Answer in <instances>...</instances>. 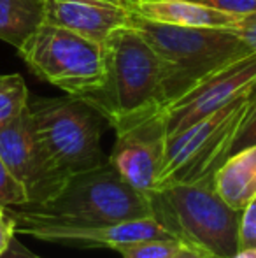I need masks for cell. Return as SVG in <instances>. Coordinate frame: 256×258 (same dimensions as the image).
I'll use <instances>...</instances> for the list:
<instances>
[{
	"label": "cell",
	"mask_w": 256,
	"mask_h": 258,
	"mask_svg": "<svg viewBox=\"0 0 256 258\" xmlns=\"http://www.w3.org/2000/svg\"><path fill=\"white\" fill-rule=\"evenodd\" d=\"M135 30L158 54L165 107L192 92L209 76L251 54L233 28L179 27L151 21L132 11Z\"/></svg>",
	"instance_id": "obj_1"
},
{
	"label": "cell",
	"mask_w": 256,
	"mask_h": 258,
	"mask_svg": "<svg viewBox=\"0 0 256 258\" xmlns=\"http://www.w3.org/2000/svg\"><path fill=\"white\" fill-rule=\"evenodd\" d=\"M14 223L107 225L153 218L149 197L132 188L109 162L67 177L53 199L7 207Z\"/></svg>",
	"instance_id": "obj_2"
},
{
	"label": "cell",
	"mask_w": 256,
	"mask_h": 258,
	"mask_svg": "<svg viewBox=\"0 0 256 258\" xmlns=\"http://www.w3.org/2000/svg\"><path fill=\"white\" fill-rule=\"evenodd\" d=\"M149 202L154 220L183 244L211 258H232L239 251L240 211L216 191L214 176L158 188Z\"/></svg>",
	"instance_id": "obj_3"
},
{
	"label": "cell",
	"mask_w": 256,
	"mask_h": 258,
	"mask_svg": "<svg viewBox=\"0 0 256 258\" xmlns=\"http://www.w3.org/2000/svg\"><path fill=\"white\" fill-rule=\"evenodd\" d=\"M107 76L97 93L84 97L111 126L165 109L161 63L149 42L128 25L107 39Z\"/></svg>",
	"instance_id": "obj_4"
},
{
	"label": "cell",
	"mask_w": 256,
	"mask_h": 258,
	"mask_svg": "<svg viewBox=\"0 0 256 258\" xmlns=\"http://www.w3.org/2000/svg\"><path fill=\"white\" fill-rule=\"evenodd\" d=\"M18 53L39 79L67 95L84 99L106 83L107 46L67 28L42 21Z\"/></svg>",
	"instance_id": "obj_5"
},
{
	"label": "cell",
	"mask_w": 256,
	"mask_h": 258,
	"mask_svg": "<svg viewBox=\"0 0 256 258\" xmlns=\"http://www.w3.org/2000/svg\"><path fill=\"white\" fill-rule=\"evenodd\" d=\"M254 85L212 114L168 137L163 165L154 190L174 183H195L214 176L230 156L233 139L253 104Z\"/></svg>",
	"instance_id": "obj_6"
},
{
	"label": "cell",
	"mask_w": 256,
	"mask_h": 258,
	"mask_svg": "<svg viewBox=\"0 0 256 258\" xmlns=\"http://www.w3.org/2000/svg\"><path fill=\"white\" fill-rule=\"evenodd\" d=\"M28 107L42 146L65 177L107 162L100 146L106 119L84 99H34Z\"/></svg>",
	"instance_id": "obj_7"
},
{
	"label": "cell",
	"mask_w": 256,
	"mask_h": 258,
	"mask_svg": "<svg viewBox=\"0 0 256 258\" xmlns=\"http://www.w3.org/2000/svg\"><path fill=\"white\" fill-rule=\"evenodd\" d=\"M116 141L107 162L137 191L149 197L156 186L167 146L165 109L114 126Z\"/></svg>",
	"instance_id": "obj_8"
},
{
	"label": "cell",
	"mask_w": 256,
	"mask_h": 258,
	"mask_svg": "<svg viewBox=\"0 0 256 258\" xmlns=\"http://www.w3.org/2000/svg\"><path fill=\"white\" fill-rule=\"evenodd\" d=\"M0 158L25 188L27 204L53 199L67 181L42 146L30 107L0 128Z\"/></svg>",
	"instance_id": "obj_9"
},
{
	"label": "cell",
	"mask_w": 256,
	"mask_h": 258,
	"mask_svg": "<svg viewBox=\"0 0 256 258\" xmlns=\"http://www.w3.org/2000/svg\"><path fill=\"white\" fill-rule=\"evenodd\" d=\"M256 83V53L232 61L165 107L167 139L235 99Z\"/></svg>",
	"instance_id": "obj_10"
},
{
	"label": "cell",
	"mask_w": 256,
	"mask_h": 258,
	"mask_svg": "<svg viewBox=\"0 0 256 258\" xmlns=\"http://www.w3.org/2000/svg\"><path fill=\"white\" fill-rule=\"evenodd\" d=\"M16 234H25L37 241L62 244L68 248H107L116 251L120 246L146 239L172 237L154 218L107 225L70 223H16Z\"/></svg>",
	"instance_id": "obj_11"
},
{
	"label": "cell",
	"mask_w": 256,
	"mask_h": 258,
	"mask_svg": "<svg viewBox=\"0 0 256 258\" xmlns=\"http://www.w3.org/2000/svg\"><path fill=\"white\" fill-rule=\"evenodd\" d=\"M44 21L106 44L132 21V9L106 0H44Z\"/></svg>",
	"instance_id": "obj_12"
},
{
	"label": "cell",
	"mask_w": 256,
	"mask_h": 258,
	"mask_svg": "<svg viewBox=\"0 0 256 258\" xmlns=\"http://www.w3.org/2000/svg\"><path fill=\"white\" fill-rule=\"evenodd\" d=\"M132 11L151 21L179 27L200 28H235L242 18L223 11L212 9L193 0H153V2H135Z\"/></svg>",
	"instance_id": "obj_13"
},
{
	"label": "cell",
	"mask_w": 256,
	"mask_h": 258,
	"mask_svg": "<svg viewBox=\"0 0 256 258\" xmlns=\"http://www.w3.org/2000/svg\"><path fill=\"white\" fill-rule=\"evenodd\" d=\"M214 188L232 209L242 211L256 197V144L235 151L214 172Z\"/></svg>",
	"instance_id": "obj_14"
},
{
	"label": "cell",
	"mask_w": 256,
	"mask_h": 258,
	"mask_svg": "<svg viewBox=\"0 0 256 258\" xmlns=\"http://www.w3.org/2000/svg\"><path fill=\"white\" fill-rule=\"evenodd\" d=\"M44 21V0H0V41L20 48Z\"/></svg>",
	"instance_id": "obj_15"
},
{
	"label": "cell",
	"mask_w": 256,
	"mask_h": 258,
	"mask_svg": "<svg viewBox=\"0 0 256 258\" xmlns=\"http://www.w3.org/2000/svg\"><path fill=\"white\" fill-rule=\"evenodd\" d=\"M30 93L20 74H0V128L28 107Z\"/></svg>",
	"instance_id": "obj_16"
},
{
	"label": "cell",
	"mask_w": 256,
	"mask_h": 258,
	"mask_svg": "<svg viewBox=\"0 0 256 258\" xmlns=\"http://www.w3.org/2000/svg\"><path fill=\"white\" fill-rule=\"evenodd\" d=\"M181 246L183 242L176 237H158L123 244L116 251L121 258H172Z\"/></svg>",
	"instance_id": "obj_17"
},
{
	"label": "cell",
	"mask_w": 256,
	"mask_h": 258,
	"mask_svg": "<svg viewBox=\"0 0 256 258\" xmlns=\"http://www.w3.org/2000/svg\"><path fill=\"white\" fill-rule=\"evenodd\" d=\"M28 202L27 191L0 158V207H18Z\"/></svg>",
	"instance_id": "obj_18"
},
{
	"label": "cell",
	"mask_w": 256,
	"mask_h": 258,
	"mask_svg": "<svg viewBox=\"0 0 256 258\" xmlns=\"http://www.w3.org/2000/svg\"><path fill=\"white\" fill-rule=\"evenodd\" d=\"M256 144V85L253 90V104H251L249 111H247L246 118H244L242 125H240L239 132H237L235 139H233L232 144V151L230 155L235 153V151H240L247 146H253Z\"/></svg>",
	"instance_id": "obj_19"
},
{
	"label": "cell",
	"mask_w": 256,
	"mask_h": 258,
	"mask_svg": "<svg viewBox=\"0 0 256 258\" xmlns=\"http://www.w3.org/2000/svg\"><path fill=\"white\" fill-rule=\"evenodd\" d=\"M256 248V197L240 211L239 249Z\"/></svg>",
	"instance_id": "obj_20"
},
{
	"label": "cell",
	"mask_w": 256,
	"mask_h": 258,
	"mask_svg": "<svg viewBox=\"0 0 256 258\" xmlns=\"http://www.w3.org/2000/svg\"><path fill=\"white\" fill-rule=\"evenodd\" d=\"M239 18H256V0H193Z\"/></svg>",
	"instance_id": "obj_21"
},
{
	"label": "cell",
	"mask_w": 256,
	"mask_h": 258,
	"mask_svg": "<svg viewBox=\"0 0 256 258\" xmlns=\"http://www.w3.org/2000/svg\"><path fill=\"white\" fill-rule=\"evenodd\" d=\"M14 235H16V223L7 209L0 207V256L9 248V242Z\"/></svg>",
	"instance_id": "obj_22"
},
{
	"label": "cell",
	"mask_w": 256,
	"mask_h": 258,
	"mask_svg": "<svg viewBox=\"0 0 256 258\" xmlns=\"http://www.w3.org/2000/svg\"><path fill=\"white\" fill-rule=\"evenodd\" d=\"M233 30L249 48V51L256 53V18H242Z\"/></svg>",
	"instance_id": "obj_23"
},
{
	"label": "cell",
	"mask_w": 256,
	"mask_h": 258,
	"mask_svg": "<svg viewBox=\"0 0 256 258\" xmlns=\"http://www.w3.org/2000/svg\"><path fill=\"white\" fill-rule=\"evenodd\" d=\"M0 258H42V256H39V255H35L34 251H30V249H28L16 235H14L9 242V248L6 249V253H4Z\"/></svg>",
	"instance_id": "obj_24"
},
{
	"label": "cell",
	"mask_w": 256,
	"mask_h": 258,
	"mask_svg": "<svg viewBox=\"0 0 256 258\" xmlns=\"http://www.w3.org/2000/svg\"><path fill=\"white\" fill-rule=\"evenodd\" d=\"M172 258H211L207 253L200 251V249H195V248H190V246L183 244L178 251L174 253Z\"/></svg>",
	"instance_id": "obj_25"
},
{
	"label": "cell",
	"mask_w": 256,
	"mask_h": 258,
	"mask_svg": "<svg viewBox=\"0 0 256 258\" xmlns=\"http://www.w3.org/2000/svg\"><path fill=\"white\" fill-rule=\"evenodd\" d=\"M232 258H256V248H240Z\"/></svg>",
	"instance_id": "obj_26"
},
{
	"label": "cell",
	"mask_w": 256,
	"mask_h": 258,
	"mask_svg": "<svg viewBox=\"0 0 256 258\" xmlns=\"http://www.w3.org/2000/svg\"><path fill=\"white\" fill-rule=\"evenodd\" d=\"M106 2H113V4H118V6L128 7V9H132V6H133V0H106Z\"/></svg>",
	"instance_id": "obj_27"
},
{
	"label": "cell",
	"mask_w": 256,
	"mask_h": 258,
	"mask_svg": "<svg viewBox=\"0 0 256 258\" xmlns=\"http://www.w3.org/2000/svg\"><path fill=\"white\" fill-rule=\"evenodd\" d=\"M135 2H153V0H133V4Z\"/></svg>",
	"instance_id": "obj_28"
}]
</instances>
